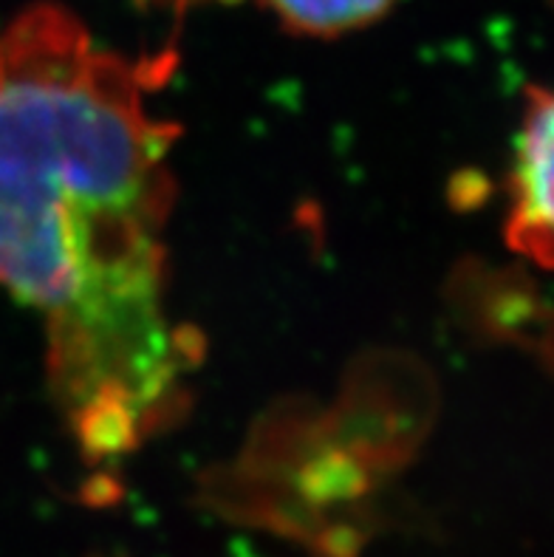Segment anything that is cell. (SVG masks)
I'll return each mask as SVG.
<instances>
[{
	"instance_id": "6da1fadb",
	"label": "cell",
	"mask_w": 554,
	"mask_h": 557,
	"mask_svg": "<svg viewBox=\"0 0 554 557\" xmlns=\"http://www.w3.org/2000/svg\"><path fill=\"white\" fill-rule=\"evenodd\" d=\"M35 3L0 26V289L46 325L57 405L88 459L170 424L198 354L168 314L176 131L156 71Z\"/></svg>"
},
{
	"instance_id": "7a4b0ae2",
	"label": "cell",
	"mask_w": 554,
	"mask_h": 557,
	"mask_svg": "<svg viewBox=\"0 0 554 557\" xmlns=\"http://www.w3.org/2000/svg\"><path fill=\"white\" fill-rule=\"evenodd\" d=\"M552 97L529 91L527 111L515 136L509 247L546 269L552 263Z\"/></svg>"
},
{
	"instance_id": "3957f363",
	"label": "cell",
	"mask_w": 554,
	"mask_h": 557,
	"mask_svg": "<svg viewBox=\"0 0 554 557\" xmlns=\"http://www.w3.org/2000/svg\"><path fill=\"white\" fill-rule=\"evenodd\" d=\"M288 32L337 37L385 17L396 0H263Z\"/></svg>"
},
{
	"instance_id": "277c9868",
	"label": "cell",
	"mask_w": 554,
	"mask_h": 557,
	"mask_svg": "<svg viewBox=\"0 0 554 557\" xmlns=\"http://www.w3.org/2000/svg\"><path fill=\"white\" fill-rule=\"evenodd\" d=\"M150 7H196V3H210V0H145Z\"/></svg>"
}]
</instances>
